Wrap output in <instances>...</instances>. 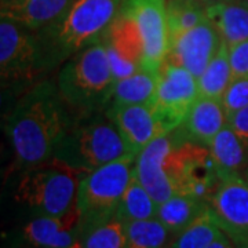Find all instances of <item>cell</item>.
<instances>
[{
  "label": "cell",
  "instance_id": "1",
  "mask_svg": "<svg viewBox=\"0 0 248 248\" xmlns=\"http://www.w3.org/2000/svg\"><path fill=\"white\" fill-rule=\"evenodd\" d=\"M76 117L53 79L40 80L17 97L3 124L18 167L53 159Z\"/></svg>",
  "mask_w": 248,
  "mask_h": 248
},
{
  "label": "cell",
  "instance_id": "2",
  "mask_svg": "<svg viewBox=\"0 0 248 248\" xmlns=\"http://www.w3.org/2000/svg\"><path fill=\"white\" fill-rule=\"evenodd\" d=\"M123 0H73L53 25L36 32L50 72L72 55L102 39L115 21Z\"/></svg>",
  "mask_w": 248,
  "mask_h": 248
},
{
  "label": "cell",
  "instance_id": "3",
  "mask_svg": "<svg viewBox=\"0 0 248 248\" xmlns=\"http://www.w3.org/2000/svg\"><path fill=\"white\" fill-rule=\"evenodd\" d=\"M55 81L62 98L78 116L107 110L116 80L104 40L87 46L63 62Z\"/></svg>",
  "mask_w": 248,
  "mask_h": 248
},
{
  "label": "cell",
  "instance_id": "4",
  "mask_svg": "<svg viewBox=\"0 0 248 248\" xmlns=\"http://www.w3.org/2000/svg\"><path fill=\"white\" fill-rule=\"evenodd\" d=\"M127 156L133 155L107 110L78 116L54 155L57 160L81 172Z\"/></svg>",
  "mask_w": 248,
  "mask_h": 248
},
{
  "label": "cell",
  "instance_id": "5",
  "mask_svg": "<svg viewBox=\"0 0 248 248\" xmlns=\"http://www.w3.org/2000/svg\"><path fill=\"white\" fill-rule=\"evenodd\" d=\"M84 174L53 157L22 170L16 200L37 215H65L76 205L78 187Z\"/></svg>",
  "mask_w": 248,
  "mask_h": 248
},
{
  "label": "cell",
  "instance_id": "6",
  "mask_svg": "<svg viewBox=\"0 0 248 248\" xmlns=\"http://www.w3.org/2000/svg\"><path fill=\"white\" fill-rule=\"evenodd\" d=\"M50 69L36 32L13 19H0V79L1 91L19 97Z\"/></svg>",
  "mask_w": 248,
  "mask_h": 248
},
{
  "label": "cell",
  "instance_id": "7",
  "mask_svg": "<svg viewBox=\"0 0 248 248\" xmlns=\"http://www.w3.org/2000/svg\"><path fill=\"white\" fill-rule=\"evenodd\" d=\"M134 156L108 163L86 172L80 179L76 208L81 232L115 218L120 200L134 177Z\"/></svg>",
  "mask_w": 248,
  "mask_h": 248
},
{
  "label": "cell",
  "instance_id": "8",
  "mask_svg": "<svg viewBox=\"0 0 248 248\" xmlns=\"http://www.w3.org/2000/svg\"><path fill=\"white\" fill-rule=\"evenodd\" d=\"M175 135V130H174ZM166 170L177 195H193L208 203L219 177L207 145L175 135L174 145L166 159Z\"/></svg>",
  "mask_w": 248,
  "mask_h": 248
},
{
  "label": "cell",
  "instance_id": "9",
  "mask_svg": "<svg viewBox=\"0 0 248 248\" xmlns=\"http://www.w3.org/2000/svg\"><path fill=\"white\" fill-rule=\"evenodd\" d=\"M119 14L133 19L143 45L142 68L159 72L170 50L167 0H123Z\"/></svg>",
  "mask_w": 248,
  "mask_h": 248
},
{
  "label": "cell",
  "instance_id": "10",
  "mask_svg": "<svg viewBox=\"0 0 248 248\" xmlns=\"http://www.w3.org/2000/svg\"><path fill=\"white\" fill-rule=\"evenodd\" d=\"M197 97L199 84L195 75L175 62L164 60L159 69L153 107L170 133L181 127Z\"/></svg>",
  "mask_w": 248,
  "mask_h": 248
},
{
  "label": "cell",
  "instance_id": "11",
  "mask_svg": "<svg viewBox=\"0 0 248 248\" xmlns=\"http://www.w3.org/2000/svg\"><path fill=\"white\" fill-rule=\"evenodd\" d=\"M208 205L219 228L234 243L248 241V184L240 174L221 178Z\"/></svg>",
  "mask_w": 248,
  "mask_h": 248
},
{
  "label": "cell",
  "instance_id": "12",
  "mask_svg": "<svg viewBox=\"0 0 248 248\" xmlns=\"http://www.w3.org/2000/svg\"><path fill=\"white\" fill-rule=\"evenodd\" d=\"M107 112L117 125L128 152L135 157L153 140L170 134L153 104L110 105Z\"/></svg>",
  "mask_w": 248,
  "mask_h": 248
},
{
  "label": "cell",
  "instance_id": "13",
  "mask_svg": "<svg viewBox=\"0 0 248 248\" xmlns=\"http://www.w3.org/2000/svg\"><path fill=\"white\" fill-rule=\"evenodd\" d=\"M222 36L213 22L207 18L193 29L170 40L167 58L186 68L199 79L214 55L219 50Z\"/></svg>",
  "mask_w": 248,
  "mask_h": 248
},
{
  "label": "cell",
  "instance_id": "14",
  "mask_svg": "<svg viewBox=\"0 0 248 248\" xmlns=\"http://www.w3.org/2000/svg\"><path fill=\"white\" fill-rule=\"evenodd\" d=\"M81 223L76 205L60 217L37 215L22 228V248H80Z\"/></svg>",
  "mask_w": 248,
  "mask_h": 248
},
{
  "label": "cell",
  "instance_id": "15",
  "mask_svg": "<svg viewBox=\"0 0 248 248\" xmlns=\"http://www.w3.org/2000/svg\"><path fill=\"white\" fill-rule=\"evenodd\" d=\"M102 40L107 46L108 58L115 80L127 78L141 69L143 45L140 31L131 18L117 14L102 36Z\"/></svg>",
  "mask_w": 248,
  "mask_h": 248
},
{
  "label": "cell",
  "instance_id": "16",
  "mask_svg": "<svg viewBox=\"0 0 248 248\" xmlns=\"http://www.w3.org/2000/svg\"><path fill=\"white\" fill-rule=\"evenodd\" d=\"M174 131L157 137L137 156L134 175L157 204L177 195L166 170V159L174 145Z\"/></svg>",
  "mask_w": 248,
  "mask_h": 248
},
{
  "label": "cell",
  "instance_id": "17",
  "mask_svg": "<svg viewBox=\"0 0 248 248\" xmlns=\"http://www.w3.org/2000/svg\"><path fill=\"white\" fill-rule=\"evenodd\" d=\"M72 3L73 0H7L1 3V17L39 32L58 21Z\"/></svg>",
  "mask_w": 248,
  "mask_h": 248
},
{
  "label": "cell",
  "instance_id": "18",
  "mask_svg": "<svg viewBox=\"0 0 248 248\" xmlns=\"http://www.w3.org/2000/svg\"><path fill=\"white\" fill-rule=\"evenodd\" d=\"M226 124L228 116L221 99L199 95L181 125L187 140L208 146Z\"/></svg>",
  "mask_w": 248,
  "mask_h": 248
},
{
  "label": "cell",
  "instance_id": "19",
  "mask_svg": "<svg viewBox=\"0 0 248 248\" xmlns=\"http://www.w3.org/2000/svg\"><path fill=\"white\" fill-rule=\"evenodd\" d=\"M207 18L228 46L248 39V3L244 0H219L207 4Z\"/></svg>",
  "mask_w": 248,
  "mask_h": 248
},
{
  "label": "cell",
  "instance_id": "20",
  "mask_svg": "<svg viewBox=\"0 0 248 248\" xmlns=\"http://www.w3.org/2000/svg\"><path fill=\"white\" fill-rule=\"evenodd\" d=\"M219 179L241 174L248 166V148L234 130L226 124L208 145Z\"/></svg>",
  "mask_w": 248,
  "mask_h": 248
},
{
  "label": "cell",
  "instance_id": "21",
  "mask_svg": "<svg viewBox=\"0 0 248 248\" xmlns=\"http://www.w3.org/2000/svg\"><path fill=\"white\" fill-rule=\"evenodd\" d=\"M208 208V203L193 195L179 193L157 207L156 218L171 234H179Z\"/></svg>",
  "mask_w": 248,
  "mask_h": 248
},
{
  "label": "cell",
  "instance_id": "22",
  "mask_svg": "<svg viewBox=\"0 0 248 248\" xmlns=\"http://www.w3.org/2000/svg\"><path fill=\"white\" fill-rule=\"evenodd\" d=\"M157 78L159 72L141 68L127 78L116 80L110 105L153 104L157 89Z\"/></svg>",
  "mask_w": 248,
  "mask_h": 248
},
{
  "label": "cell",
  "instance_id": "23",
  "mask_svg": "<svg viewBox=\"0 0 248 248\" xmlns=\"http://www.w3.org/2000/svg\"><path fill=\"white\" fill-rule=\"evenodd\" d=\"M232 80L233 72L229 60V46L222 42L219 50L197 79L199 95L221 99Z\"/></svg>",
  "mask_w": 248,
  "mask_h": 248
},
{
  "label": "cell",
  "instance_id": "24",
  "mask_svg": "<svg viewBox=\"0 0 248 248\" xmlns=\"http://www.w3.org/2000/svg\"><path fill=\"white\" fill-rule=\"evenodd\" d=\"M157 207V202L149 195V192L134 175L120 200L116 217L124 223L152 219L156 218Z\"/></svg>",
  "mask_w": 248,
  "mask_h": 248
},
{
  "label": "cell",
  "instance_id": "25",
  "mask_svg": "<svg viewBox=\"0 0 248 248\" xmlns=\"http://www.w3.org/2000/svg\"><path fill=\"white\" fill-rule=\"evenodd\" d=\"M207 19V4L203 0H167L170 40L193 29Z\"/></svg>",
  "mask_w": 248,
  "mask_h": 248
},
{
  "label": "cell",
  "instance_id": "26",
  "mask_svg": "<svg viewBox=\"0 0 248 248\" xmlns=\"http://www.w3.org/2000/svg\"><path fill=\"white\" fill-rule=\"evenodd\" d=\"M222 233L218 222L208 208L181 232L171 248H207Z\"/></svg>",
  "mask_w": 248,
  "mask_h": 248
},
{
  "label": "cell",
  "instance_id": "27",
  "mask_svg": "<svg viewBox=\"0 0 248 248\" xmlns=\"http://www.w3.org/2000/svg\"><path fill=\"white\" fill-rule=\"evenodd\" d=\"M124 225V248H164L169 240L170 232L157 218L127 222Z\"/></svg>",
  "mask_w": 248,
  "mask_h": 248
},
{
  "label": "cell",
  "instance_id": "28",
  "mask_svg": "<svg viewBox=\"0 0 248 248\" xmlns=\"http://www.w3.org/2000/svg\"><path fill=\"white\" fill-rule=\"evenodd\" d=\"M125 225L117 217L81 232L80 248H124Z\"/></svg>",
  "mask_w": 248,
  "mask_h": 248
},
{
  "label": "cell",
  "instance_id": "29",
  "mask_svg": "<svg viewBox=\"0 0 248 248\" xmlns=\"http://www.w3.org/2000/svg\"><path fill=\"white\" fill-rule=\"evenodd\" d=\"M221 102L228 117L233 113H236L240 109L247 107L248 75L247 76H240V78H233L231 84L228 86V89L222 95Z\"/></svg>",
  "mask_w": 248,
  "mask_h": 248
},
{
  "label": "cell",
  "instance_id": "30",
  "mask_svg": "<svg viewBox=\"0 0 248 248\" xmlns=\"http://www.w3.org/2000/svg\"><path fill=\"white\" fill-rule=\"evenodd\" d=\"M229 60H231L233 78L248 75V39L240 43L229 46Z\"/></svg>",
  "mask_w": 248,
  "mask_h": 248
},
{
  "label": "cell",
  "instance_id": "31",
  "mask_svg": "<svg viewBox=\"0 0 248 248\" xmlns=\"http://www.w3.org/2000/svg\"><path fill=\"white\" fill-rule=\"evenodd\" d=\"M228 124L248 148V105L228 117Z\"/></svg>",
  "mask_w": 248,
  "mask_h": 248
},
{
  "label": "cell",
  "instance_id": "32",
  "mask_svg": "<svg viewBox=\"0 0 248 248\" xmlns=\"http://www.w3.org/2000/svg\"><path fill=\"white\" fill-rule=\"evenodd\" d=\"M207 248H237L236 243L231 239V236H228L225 232L222 231V233L214 240L213 243Z\"/></svg>",
  "mask_w": 248,
  "mask_h": 248
},
{
  "label": "cell",
  "instance_id": "33",
  "mask_svg": "<svg viewBox=\"0 0 248 248\" xmlns=\"http://www.w3.org/2000/svg\"><path fill=\"white\" fill-rule=\"evenodd\" d=\"M240 175H241V177H243V179H244V181H246V182L248 184V166L246 167V169L243 170V171H241V174H240Z\"/></svg>",
  "mask_w": 248,
  "mask_h": 248
},
{
  "label": "cell",
  "instance_id": "34",
  "mask_svg": "<svg viewBox=\"0 0 248 248\" xmlns=\"http://www.w3.org/2000/svg\"><path fill=\"white\" fill-rule=\"evenodd\" d=\"M237 248H248V241H239L236 243Z\"/></svg>",
  "mask_w": 248,
  "mask_h": 248
},
{
  "label": "cell",
  "instance_id": "35",
  "mask_svg": "<svg viewBox=\"0 0 248 248\" xmlns=\"http://www.w3.org/2000/svg\"><path fill=\"white\" fill-rule=\"evenodd\" d=\"M205 4H211V3H215V1H219V0H203Z\"/></svg>",
  "mask_w": 248,
  "mask_h": 248
},
{
  "label": "cell",
  "instance_id": "36",
  "mask_svg": "<svg viewBox=\"0 0 248 248\" xmlns=\"http://www.w3.org/2000/svg\"><path fill=\"white\" fill-rule=\"evenodd\" d=\"M4 1H7V0H1V3H4Z\"/></svg>",
  "mask_w": 248,
  "mask_h": 248
},
{
  "label": "cell",
  "instance_id": "37",
  "mask_svg": "<svg viewBox=\"0 0 248 248\" xmlns=\"http://www.w3.org/2000/svg\"><path fill=\"white\" fill-rule=\"evenodd\" d=\"M244 1H247V3H248V0H244Z\"/></svg>",
  "mask_w": 248,
  "mask_h": 248
},
{
  "label": "cell",
  "instance_id": "38",
  "mask_svg": "<svg viewBox=\"0 0 248 248\" xmlns=\"http://www.w3.org/2000/svg\"><path fill=\"white\" fill-rule=\"evenodd\" d=\"M170 248H171V247H170Z\"/></svg>",
  "mask_w": 248,
  "mask_h": 248
}]
</instances>
